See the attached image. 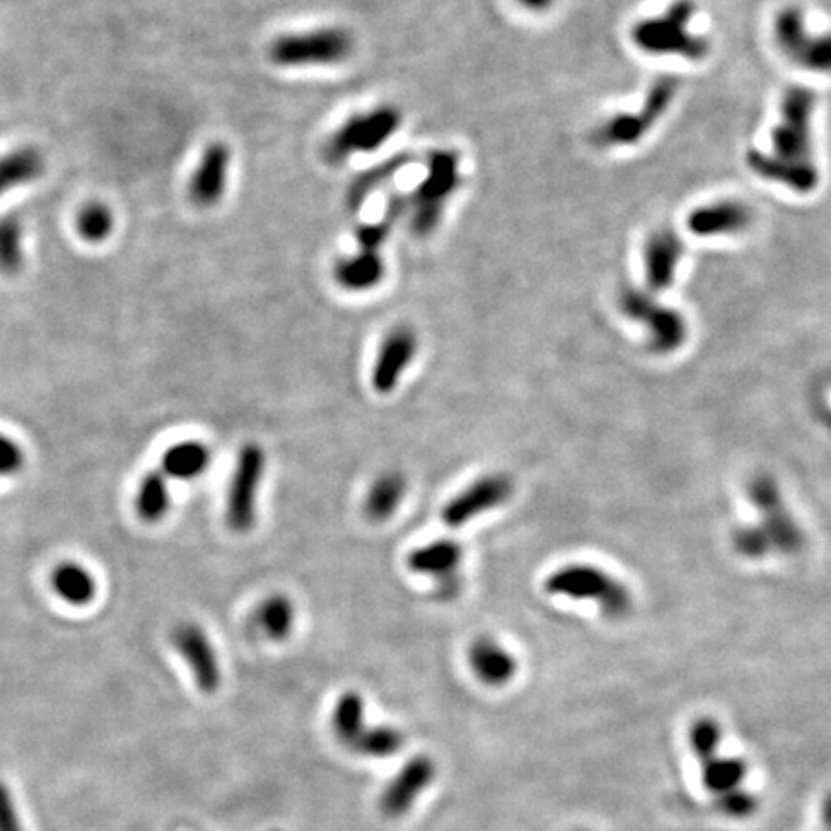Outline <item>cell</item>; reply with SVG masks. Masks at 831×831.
<instances>
[{"label":"cell","mask_w":831,"mask_h":831,"mask_svg":"<svg viewBox=\"0 0 831 831\" xmlns=\"http://www.w3.org/2000/svg\"><path fill=\"white\" fill-rule=\"evenodd\" d=\"M818 94L807 86L785 89L780 102V122L770 133V149H749L745 162L760 180L785 187L799 194H809L820 183L814 160L812 118Z\"/></svg>","instance_id":"1"},{"label":"cell","mask_w":831,"mask_h":831,"mask_svg":"<svg viewBox=\"0 0 831 831\" xmlns=\"http://www.w3.org/2000/svg\"><path fill=\"white\" fill-rule=\"evenodd\" d=\"M749 501L759 510L760 520L733 533V547L741 557L760 560L770 554H795L803 549V530L791 517L778 483L770 475L753 478Z\"/></svg>","instance_id":"2"},{"label":"cell","mask_w":831,"mask_h":831,"mask_svg":"<svg viewBox=\"0 0 831 831\" xmlns=\"http://www.w3.org/2000/svg\"><path fill=\"white\" fill-rule=\"evenodd\" d=\"M697 12L695 0H674L662 14L635 23L631 39L647 54L702 60L710 52V43L691 31Z\"/></svg>","instance_id":"3"},{"label":"cell","mask_w":831,"mask_h":831,"mask_svg":"<svg viewBox=\"0 0 831 831\" xmlns=\"http://www.w3.org/2000/svg\"><path fill=\"white\" fill-rule=\"evenodd\" d=\"M681 79L674 73H664L652 81L638 112H622L602 122L593 133V143L601 149H620L643 141L652 128L668 114L678 94Z\"/></svg>","instance_id":"4"},{"label":"cell","mask_w":831,"mask_h":831,"mask_svg":"<svg viewBox=\"0 0 831 831\" xmlns=\"http://www.w3.org/2000/svg\"><path fill=\"white\" fill-rule=\"evenodd\" d=\"M549 595L593 602L607 618H623L631 610L630 589L622 581L593 564H568L545 581Z\"/></svg>","instance_id":"5"},{"label":"cell","mask_w":831,"mask_h":831,"mask_svg":"<svg viewBox=\"0 0 831 831\" xmlns=\"http://www.w3.org/2000/svg\"><path fill=\"white\" fill-rule=\"evenodd\" d=\"M331 730L339 743L357 757L389 759L404 747V735L391 725H366L364 699L359 691H344L331 712Z\"/></svg>","instance_id":"6"},{"label":"cell","mask_w":831,"mask_h":831,"mask_svg":"<svg viewBox=\"0 0 831 831\" xmlns=\"http://www.w3.org/2000/svg\"><path fill=\"white\" fill-rule=\"evenodd\" d=\"M462 186L459 152L433 151L428 172L409 197L410 230L418 237L430 236L443 218L444 204Z\"/></svg>","instance_id":"7"},{"label":"cell","mask_w":831,"mask_h":831,"mask_svg":"<svg viewBox=\"0 0 831 831\" xmlns=\"http://www.w3.org/2000/svg\"><path fill=\"white\" fill-rule=\"evenodd\" d=\"M618 309L630 322L645 330L647 344L657 354H672L688 341L685 316L660 302L649 289L623 287L618 297Z\"/></svg>","instance_id":"8"},{"label":"cell","mask_w":831,"mask_h":831,"mask_svg":"<svg viewBox=\"0 0 831 831\" xmlns=\"http://www.w3.org/2000/svg\"><path fill=\"white\" fill-rule=\"evenodd\" d=\"M402 116L394 107L373 108L372 112L349 118L323 149L330 164H343L352 154L378 151L401 128Z\"/></svg>","instance_id":"9"},{"label":"cell","mask_w":831,"mask_h":831,"mask_svg":"<svg viewBox=\"0 0 831 831\" xmlns=\"http://www.w3.org/2000/svg\"><path fill=\"white\" fill-rule=\"evenodd\" d=\"M352 44L351 33L347 29H314L273 39L270 58L273 64L286 68L338 64L351 54Z\"/></svg>","instance_id":"10"},{"label":"cell","mask_w":831,"mask_h":831,"mask_svg":"<svg viewBox=\"0 0 831 831\" xmlns=\"http://www.w3.org/2000/svg\"><path fill=\"white\" fill-rule=\"evenodd\" d=\"M266 473V452L259 443H247L237 454L226 494V522L236 533H249L257 523L259 489Z\"/></svg>","instance_id":"11"},{"label":"cell","mask_w":831,"mask_h":831,"mask_svg":"<svg viewBox=\"0 0 831 831\" xmlns=\"http://www.w3.org/2000/svg\"><path fill=\"white\" fill-rule=\"evenodd\" d=\"M774 37L780 51L803 70L831 73V31L812 36L801 8H781L775 16Z\"/></svg>","instance_id":"12"},{"label":"cell","mask_w":831,"mask_h":831,"mask_svg":"<svg viewBox=\"0 0 831 831\" xmlns=\"http://www.w3.org/2000/svg\"><path fill=\"white\" fill-rule=\"evenodd\" d=\"M514 493V483L504 473H485L454 494L441 512L447 528L460 530L475 518L497 510Z\"/></svg>","instance_id":"13"},{"label":"cell","mask_w":831,"mask_h":831,"mask_svg":"<svg viewBox=\"0 0 831 831\" xmlns=\"http://www.w3.org/2000/svg\"><path fill=\"white\" fill-rule=\"evenodd\" d=\"M172 643L191 670L197 688L207 695L216 693L222 685V664L204 628L194 622L178 623L172 630Z\"/></svg>","instance_id":"14"},{"label":"cell","mask_w":831,"mask_h":831,"mask_svg":"<svg viewBox=\"0 0 831 831\" xmlns=\"http://www.w3.org/2000/svg\"><path fill=\"white\" fill-rule=\"evenodd\" d=\"M438 775V767L428 754H418L410 759L401 772L389 781L388 788L381 791L380 812L386 818H401L414 807L418 797L430 788Z\"/></svg>","instance_id":"15"},{"label":"cell","mask_w":831,"mask_h":831,"mask_svg":"<svg viewBox=\"0 0 831 831\" xmlns=\"http://www.w3.org/2000/svg\"><path fill=\"white\" fill-rule=\"evenodd\" d=\"M418 352V336L409 326H397L380 344L372 368V388L376 393L391 394L399 388L402 376L409 370Z\"/></svg>","instance_id":"16"},{"label":"cell","mask_w":831,"mask_h":831,"mask_svg":"<svg viewBox=\"0 0 831 831\" xmlns=\"http://www.w3.org/2000/svg\"><path fill=\"white\" fill-rule=\"evenodd\" d=\"M685 254V243L672 228H657L647 237L643 244V270L647 289L659 294L674 286L681 259Z\"/></svg>","instance_id":"17"},{"label":"cell","mask_w":831,"mask_h":831,"mask_svg":"<svg viewBox=\"0 0 831 831\" xmlns=\"http://www.w3.org/2000/svg\"><path fill=\"white\" fill-rule=\"evenodd\" d=\"M751 222L753 212L745 202L725 199L691 210L685 226L697 237H730L743 233Z\"/></svg>","instance_id":"18"},{"label":"cell","mask_w":831,"mask_h":831,"mask_svg":"<svg viewBox=\"0 0 831 831\" xmlns=\"http://www.w3.org/2000/svg\"><path fill=\"white\" fill-rule=\"evenodd\" d=\"M468 664L475 680L488 688L509 685L518 672L517 657L489 635L473 639L468 649Z\"/></svg>","instance_id":"19"},{"label":"cell","mask_w":831,"mask_h":831,"mask_svg":"<svg viewBox=\"0 0 831 831\" xmlns=\"http://www.w3.org/2000/svg\"><path fill=\"white\" fill-rule=\"evenodd\" d=\"M230 168V149L223 143H212L202 152L201 162L191 180V199L201 208L214 207L222 199Z\"/></svg>","instance_id":"20"},{"label":"cell","mask_w":831,"mask_h":831,"mask_svg":"<svg viewBox=\"0 0 831 831\" xmlns=\"http://www.w3.org/2000/svg\"><path fill=\"white\" fill-rule=\"evenodd\" d=\"M47 172V158L33 144H20L0 154V199L16 189L31 186Z\"/></svg>","instance_id":"21"},{"label":"cell","mask_w":831,"mask_h":831,"mask_svg":"<svg viewBox=\"0 0 831 831\" xmlns=\"http://www.w3.org/2000/svg\"><path fill=\"white\" fill-rule=\"evenodd\" d=\"M462 560H464V549L460 543L452 539H438L428 545L410 551L407 567L412 573L441 581L459 575Z\"/></svg>","instance_id":"22"},{"label":"cell","mask_w":831,"mask_h":831,"mask_svg":"<svg viewBox=\"0 0 831 831\" xmlns=\"http://www.w3.org/2000/svg\"><path fill=\"white\" fill-rule=\"evenodd\" d=\"M212 464V451L207 443L187 439L166 449L160 460L162 473L170 480L193 481L207 473Z\"/></svg>","instance_id":"23"},{"label":"cell","mask_w":831,"mask_h":831,"mask_svg":"<svg viewBox=\"0 0 831 831\" xmlns=\"http://www.w3.org/2000/svg\"><path fill=\"white\" fill-rule=\"evenodd\" d=\"M409 491V480L402 472L388 470L373 481L364 499V514L373 523L388 522L401 509Z\"/></svg>","instance_id":"24"},{"label":"cell","mask_w":831,"mask_h":831,"mask_svg":"<svg viewBox=\"0 0 831 831\" xmlns=\"http://www.w3.org/2000/svg\"><path fill=\"white\" fill-rule=\"evenodd\" d=\"M386 270L388 268L380 252L360 251L359 254L339 260L333 276L339 286L347 291L362 293V291L380 286L386 278Z\"/></svg>","instance_id":"25"},{"label":"cell","mask_w":831,"mask_h":831,"mask_svg":"<svg viewBox=\"0 0 831 831\" xmlns=\"http://www.w3.org/2000/svg\"><path fill=\"white\" fill-rule=\"evenodd\" d=\"M297 609L294 602L283 593H272L259 602L252 612V623L260 635L270 641H286L294 630Z\"/></svg>","instance_id":"26"},{"label":"cell","mask_w":831,"mask_h":831,"mask_svg":"<svg viewBox=\"0 0 831 831\" xmlns=\"http://www.w3.org/2000/svg\"><path fill=\"white\" fill-rule=\"evenodd\" d=\"M51 585L62 601L72 607H87L97 595V581L86 567L78 562H60L51 573Z\"/></svg>","instance_id":"27"},{"label":"cell","mask_w":831,"mask_h":831,"mask_svg":"<svg viewBox=\"0 0 831 831\" xmlns=\"http://www.w3.org/2000/svg\"><path fill=\"white\" fill-rule=\"evenodd\" d=\"M172 507V494L168 488V478L162 472L144 473L139 481L136 493V512L144 523H158L164 520Z\"/></svg>","instance_id":"28"},{"label":"cell","mask_w":831,"mask_h":831,"mask_svg":"<svg viewBox=\"0 0 831 831\" xmlns=\"http://www.w3.org/2000/svg\"><path fill=\"white\" fill-rule=\"evenodd\" d=\"M747 774H749V767L745 760L739 757L717 754L701 762L702 788L714 797L722 795L731 789L741 788Z\"/></svg>","instance_id":"29"},{"label":"cell","mask_w":831,"mask_h":831,"mask_svg":"<svg viewBox=\"0 0 831 831\" xmlns=\"http://www.w3.org/2000/svg\"><path fill=\"white\" fill-rule=\"evenodd\" d=\"M26 266L23 223L16 214L0 216V273L14 278Z\"/></svg>","instance_id":"30"},{"label":"cell","mask_w":831,"mask_h":831,"mask_svg":"<svg viewBox=\"0 0 831 831\" xmlns=\"http://www.w3.org/2000/svg\"><path fill=\"white\" fill-rule=\"evenodd\" d=\"M404 214H409V197L407 194H393L389 199L381 222L362 223L357 228V243L360 244V251L380 252L381 247L391 236L394 223L399 222Z\"/></svg>","instance_id":"31"},{"label":"cell","mask_w":831,"mask_h":831,"mask_svg":"<svg viewBox=\"0 0 831 831\" xmlns=\"http://www.w3.org/2000/svg\"><path fill=\"white\" fill-rule=\"evenodd\" d=\"M410 160H412V157H410L409 152H402V154H397V157L388 158V160L381 162V164L373 166V168H370L368 172L360 173L359 178L352 181L349 194H347L349 207H351L352 210L362 207L366 199H368L373 191H378L383 181H389L393 178L394 173L401 172L404 166L410 164Z\"/></svg>","instance_id":"32"},{"label":"cell","mask_w":831,"mask_h":831,"mask_svg":"<svg viewBox=\"0 0 831 831\" xmlns=\"http://www.w3.org/2000/svg\"><path fill=\"white\" fill-rule=\"evenodd\" d=\"M114 226V212L107 202H86L76 214V233L89 244L104 243L112 236Z\"/></svg>","instance_id":"33"},{"label":"cell","mask_w":831,"mask_h":831,"mask_svg":"<svg viewBox=\"0 0 831 831\" xmlns=\"http://www.w3.org/2000/svg\"><path fill=\"white\" fill-rule=\"evenodd\" d=\"M688 741L697 760L704 762L717 757L720 743H722V728L714 718H697L695 722L689 725Z\"/></svg>","instance_id":"34"},{"label":"cell","mask_w":831,"mask_h":831,"mask_svg":"<svg viewBox=\"0 0 831 831\" xmlns=\"http://www.w3.org/2000/svg\"><path fill=\"white\" fill-rule=\"evenodd\" d=\"M714 807L722 817L731 818V820H747L759 812L760 799L747 789H731L717 797Z\"/></svg>","instance_id":"35"},{"label":"cell","mask_w":831,"mask_h":831,"mask_svg":"<svg viewBox=\"0 0 831 831\" xmlns=\"http://www.w3.org/2000/svg\"><path fill=\"white\" fill-rule=\"evenodd\" d=\"M23 464H26V454H23L22 447L16 443L14 439L0 433V478L22 472Z\"/></svg>","instance_id":"36"},{"label":"cell","mask_w":831,"mask_h":831,"mask_svg":"<svg viewBox=\"0 0 831 831\" xmlns=\"http://www.w3.org/2000/svg\"><path fill=\"white\" fill-rule=\"evenodd\" d=\"M0 831H23L14 799L4 781H0Z\"/></svg>","instance_id":"37"},{"label":"cell","mask_w":831,"mask_h":831,"mask_svg":"<svg viewBox=\"0 0 831 831\" xmlns=\"http://www.w3.org/2000/svg\"><path fill=\"white\" fill-rule=\"evenodd\" d=\"M518 4L528 8L531 12H543V10L554 4V0H518Z\"/></svg>","instance_id":"38"},{"label":"cell","mask_w":831,"mask_h":831,"mask_svg":"<svg viewBox=\"0 0 831 831\" xmlns=\"http://www.w3.org/2000/svg\"><path fill=\"white\" fill-rule=\"evenodd\" d=\"M822 822H824L825 830L831 831V793L825 795L824 804H822Z\"/></svg>","instance_id":"39"},{"label":"cell","mask_w":831,"mask_h":831,"mask_svg":"<svg viewBox=\"0 0 831 831\" xmlns=\"http://www.w3.org/2000/svg\"><path fill=\"white\" fill-rule=\"evenodd\" d=\"M575 831H585V830H575Z\"/></svg>","instance_id":"40"}]
</instances>
